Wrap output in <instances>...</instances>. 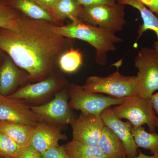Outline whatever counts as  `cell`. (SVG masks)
<instances>
[{
    "label": "cell",
    "mask_w": 158,
    "mask_h": 158,
    "mask_svg": "<svg viewBox=\"0 0 158 158\" xmlns=\"http://www.w3.org/2000/svg\"><path fill=\"white\" fill-rule=\"evenodd\" d=\"M57 25L21 13L19 31L0 28V50L37 82L55 73L60 56L73 47L75 39L56 32Z\"/></svg>",
    "instance_id": "cell-1"
},
{
    "label": "cell",
    "mask_w": 158,
    "mask_h": 158,
    "mask_svg": "<svg viewBox=\"0 0 158 158\" xmlns=\"http://www.w3.org/2000/svg\"><path fill=\"white\" fill-rule=\"evenodd\" d=\"M55 30L63 37L80 40L89 44L95 49V61L102 65L106 64L108 53L115 51V44L123 40L106 29L80 20L66 25L56 26Z\"/></svg>",
    "instance_id": "cell-2"
},
{
    "label": "cell",
    "mask_w": 158,
    "mask_h": 158,
    "mask_svg": "<svg viewBox=\"0 0 158 158\" xmlns=\"http://www.w3.org/2000/svg\"><path fill=\"white\" fill-rule=\"evenodd\" d=\"M122 63V59L115 63L116 71L107 77H88L82 88L88 92L104 94L116 98H124L137 94V77L126 76L118 72Z\"/></svg>",
    "instance_id": "cell-3"
},
{
    "label": "cell",
    "mask_w": 158,
    "mask_h": 158,
    "mask_svg": "<svg viewBox=\"0 0 158 158\" xmlns=\"http://www.w3.org/2000/svg\"><path fill=\"white\" fill-rule=\"evenodd\" d=\"M125 5H96L80 6L79 20L97 26L115 34L121 31L126 24L125 19Z\"/></svg>",
    "instance_id": "cell-4"
},
{
    "label": "cell",
    "mask_w": 158,
    "mask_h": 158,
    "mask_svg": "<svg viewBox=\"0 0 158 158\" xmlns=\"http://www.w3.org/2000/svg\"><path fill=\"white\" fill-rule=\"evenodd\" d=\"M116 116L120 119L125 118L133 127H138L146 124L149 132H156L158 126V117L151 99L142 98L137 94L127 97L121 104L112 108Z\"/></svg>",
    "instance_id": "cell-5"
},
{
    "label": "cell",
    "mask_w": 158,
    "mask_h": 158,
    "mask_svg": "<svg viewBox=\"0 0 158 158\" xmlns=\"http://www.w3.org/2000/svg\"><path fill=\"white\" fill-rule=\"evenodd\" d=\"M135 65L138 70L137 94L151 99L158 90V53L153 48H142L135 58Z\"/></svg>",
    "instance_id": "cell-6"
},
{
    "label": "cell",
    "mask_w": 158,
    "mask_h": 158,
    "mask_svg": "<svg viewBox=\"0 0 158 158\" xmlns=\"http://www.w3.org/2000/svg\"><path fill=\"white\" fill-rule=\"evenodd\" d=\"M69 105L71 110H80L82 113L100 115L103 111L112 106L121 104L124 98L105 96L102 94L86 91L82 86L69 84Z\"/></svg>",
    "instance_id": "cell-7"
},
{
    "label": "cell",
    "mask_w": 158,
    "mask_h": 158,
    "mask_svg": "<svg viewBox=\"0 0 158 158\" xmlns=\"http://www.w3.org/2000/svg\"><path fill=\"white\" fill-rule=\"evenodd\" d=\"M68 85L57 92L51 101L31 106V110L47 123L56 126L71 124L75 118L69 105Z\"/></svg>",
    "instance_id": "cell-8"
},
{
    "label": "cell",
    "mask_w": 158,
    "mask_h": 158,
    "mask_svg": "<svg viewBox=\"0 0 158 158\" xmlns=\"http://www.w3.org/2000/svg\"><path fill=\"white\" fill-rule=\"evenodd\" d=\"M68 85L67 80L64 77L55 73L42 81L22 87L7 97L36 101L48 97Z\"/></svg>",
    "instance_id": "cell-9"
},
{
    "label": "cell",
    "mask_w": 158,
    "mask_h": 158,
    "mask_svg": "<svg viewBox=\"0 0 158 158\" xmlns=\"http://www.w3.org/2000/svg\"><path fill=\"white\" fill-rule=\"evenodd\" d=\"M6 121L36 127L44 122L23 101L0 94V121Z\"/></svg>",
    "instance_id": "cell-10"
},
{
    "label": "cell",
    "mask_w": 158,
    "mask_h": 158,
    "mask_svg": "<svg viewBox=\"0 0 158 158\" xmlns=\"http://www.w3.org/2000/svg\"><path fill=\"white\" fill-rule=\"evenodd\" d=\"M73 139L93 147H98L105 125L100 115L81 113L70 124Z\"/></svg>",
    "instance_id": "cell-11"
},
{
    "label": "cell",
    "mask_w": 158,
    "mask_h": 158,
    "mask_svg": "<svg viewBox=\"0 0 158 158\" xmlns=\"http://www.w3.org/2000/svg\"><path fill=\"white\" fill-rule=\"evenodd\" d=\"M105 126L115 133L124 145L128 158L138 154V148L132 135L133 125L129 121L123 122L113 113L111 107L105 109L100 115Z\"/></svg>",
    "instance_id": "cell-12"
},
{
    "label": "cell",
    "mask_w": 158,
    "mask_h": 158,
    "mask_svg": "<svg viewBox=\"0 0 158 158\" xmlns=\"http://www.w3.org/2000/svg\"><path fill=\"white\" fill-rule=\"evenodd\" d=\"M67 138L57 126L42 122L34 128L29 145L42 155L49 150L59 147V141Z\"/></svg>",
    "instance_id": "cell-13"
},
{
    "label": "cell",
    "mask_w": 158,
    "mask_h": 158,
    "mask_svg": "<svg viewBox=\"0 0 158 158\" xmlns=\"http://www.w3.org/2000/svg\"><path fill=\"white\" fill-rule=\"evenodd\" d=\"M27 81V73L18 67L9 56H5L0 65V94L9 96Z\"/></svg>",
    "instance_id": "cell-14"
},
{
    "label": "cell",
    "mask_w": 158,
    "mask_h": 158,
    "mask_svg": "<svg viewBox=\"0 0 158 158\" xmlns=\"http://www.w3.org/2000/svg\"><path fill=\"white\" fill-rule=\"evenodd\" d=\"M117 3L131 6L139 11L143 23L140 25L138 30V39L148 30L154 31L157 40L154 44L153 48L158 53V15L144 6L141 0H117Z\"/></svg>",
    "instance_id": "cell-15"
},
{
    "label": "cell",
    "mask_w": 158,
    "mask_h": 158,
    "mask_svg": "<svg viewBox=\"0 0 158 158\" xmlns=\"http://www.w3.org/2000/svg\"><path fill=\"white\" fill-rule=\"evenodd\" d=\"M80 6L76 0H58L48 12L55 24L62 26L66 19L71 22L79 20Z\"/></svg>",
    "instance_id": "cell-16"
},
{
    "label": "cell",
    "mask_w": 158,
    "mask_h": 158,
    "mask_svg": "<svg viewBox=\"0 0 158 158\" xmlns=\"http://www.w3.org/2000/svg\"><path fill=\"white\" fill-rule=\"evenodd\" d=\"M98 147L109 158H128L124 145L113 131L104 126Z\"/></svg>",
    "instance_id": "cell-17"
},
{
    "label": "cell",
    "mask_w": 158,
    "mask_h": 158,
    "mask_svg": "<svg viewBox=\"0 0 158 158\" xmlns=\"http://www.w3.org/2000/svg\"><path fill=\"white\" fill-rule=\"evenodd\" d=\"M34 127L11 122L0 121V131L15 141L20 146L24 148L30 144Z\"/></svg>",
    "instance_id": "cell-18"
},
{
    "label": "cell",
    "mask_w": 158,
    "mask_h": 158,
    "mask_svg": "<svg viewBox=\"0 0 158 158\" xmlns=\"http://www.w3.org/2000/svg\"><path fill=\"white\" fill-rule=\"evenodd\" d=\"M6 1L10 6L27 17L34 19L45 20L53 22L48 12L33 0Z\"/></svg>",
    "instance_id": "cell-19"
},
{
    "label": "cell",
    "mask_w": 158,
    "mask_h": 158,
    "mask_svg": "<svg viewBox=\"0 0 158 158\" xmlns=\"http://www.w3.org/2000/svg\"><path fill=\"white\" fill-rule=\"evenodd\" d=\"M64 147L70 158H109L98 147L88 146L74 139Z\"/></svg>",
    "instance_id": "cell-20"
},
{
    "label": "cell",
    "mask_w": 158,
    "mask_h": 158,
    "mask_svg": "<svg viewBox=\"0 0 158 158\" xmlns=\"http://www.w3.org/2000/svg\"><path fill=\"white\" fill-rule=\"evenodd\" d=\"M132 135L138 148L150 151L152 154L158 152V134L148 132L142 126L132 127Z\"/></svg>",
    "instance_id": "cell-21"
},
{
    "label": "cell",
    "mask_w": 158,
    "mask_h": 158,
    "mask_svg": "<svg viewBox=\"0 0 158 158\" xmlns=\"http://www.w3.org/2000/svg\"><path fill=\"white\" fill-rule=\"evenodd\" d=\"M21 13L7 2L6 0H0V28L19 31Z\"/></svg>",
    "instance_id": "cell-22"
},
{
    "label": "cell",
    "mask_w": 158,
    "mask_h": 158,
    "mask_svg": "<svg viewBox=\"0 0 158 158\" xmlns=\"http://www.w3.org/2000/svg\"><path fill=\"white\" fill-rule=\"evenodd\" d=\"M83 64V55L78 49L72 47L62 54L58 61V66L63 72H76Z\"/></svg>",
    "instance_id": "cell-23"
},
{
    "label": "cell",
    "mask_w": 158,
    "mask_h": 158,
    "mask_svg": "<svg viewBox=\"0 0 158 158\" xmlns=\"http://www.w3.org/2000/svg\"><path fill=\"white\" fill-rule=\"evenodd\" d=\"M23 148L9 136L0 131V157L16 158Z\"/></svg>",
    "instance_id": "cell-24"
},
{
    "label": "cell",
    "mask_w": 158,
    "mask_h": 158,
    "mask_svg": "<svg viewBox=\"0 0 158 158\" xmlns=\"http://www.w3.org/2000/svg\"><path fill=\"white\" fill-rule=\"evenodd\" d=\"M42 156L43 158H70L65 152L64 145L49 150Z\"/></svg>",
    "instance_id": "cell-25"
},
{
    "label": "cell",
    "mask_w": 158,
    "mask_h": 158,
    "mask_svg": "<svg viewBox=\"0 0 158 158\" xmlns=\"http://www.w3.org/2000/svg\"><path fill=\"white\" fill-rule=\"evenodd\" d=\"M16 158H43L42 156L31 145L23 148Z\"/></svg>",
    "instance_id": "cell-26"
},
{
    "label": "cell",
    "mask_w": 158,
    "mask_h": 158,
    "mask_svg": "<svg viewBox=\"0 0 158 158\" xmlns=\"http://www.w3.org/2000/svg\"><path fill=\"white\" fill-rule=\"evenodd\" d=\"M81 6H88L96 5H114L117 4V0H76Z\"/></svg>",
    "instance_id": "cell-27"
},
{
    "label": "cell",
    "mask_w": 158,
    "mask_h": 158,
    "mask_svg": "<svg viewBox=\"0 0 158 158\" xmlns=\"http://www.w3.org/2000/svg\"><path fill=\"white\" fill-rule=\"evenodd\" d=\"M37 5L48 12L58 0H33Z\"/></svg>",
    "instance_id": "cell-28"
},
{
    "label": "cell",
    "mask_w": 158,
    "mask_h": 158,
    "mask_svg": "<svg viewBox=\"0 0 158 158\" xmlns=\"http://www.w3.org/2000/svg\"><path fill=\"white\" fill-rule=\"evenodd\" d=\"M147 8L158 15V0H141Z\"/></svg>",
    "instance_id": "cell-29"
},
{
    "label": "cell",
    "mask_w": 158,
    "mask_h": 158,
    "mask_svg": "<svg viewBox=\"0 0 158 158\" xmlns=\"http://www.w3.org/2000/svg\"><path fill=\"white\" fill-rule=\"evenodd\" d=\"M151 101L152 103L153 107L155 112L157 115L158 119V91L156 93L153 94L151 98ZM158 130V126L157 127Z\"/></svg>",
    "instance_id": "cell-30"
},
{
    "label": "cell",
    "mask_w": 158,
    "mask_h": 158,
    "mask_svg": "<svg viewBox=\"0 0 158 158\" xmlns=\"http://www.w3.org/2000/svg\"><path fill=\"white\" fill-rule=\"evenodd\" d=\"M138 155L136 156L134 158H158V152L155 154L152 155V156H149L144 154L141 152L139 150H138Z\"/></svg>",
    "instance_id": "cell-31"
},
{
    "label": "cell",
    "mask_w": 158,
    "mask_h": 158,
    "mask_svg": "<svg viewBox=\"0 0 158 158\" xmlns=\"http://www.w3.org/2000/svg\"><path fill=\"white\" fill-rule=\"evenodd\" d=\"M2 52H3L1 50H0V65L2 64L3 59H4V57L5 56L3 55V53Z\"/></svg>",
    "instance_id": "cell-32"
},
{
    "label": "cell",
    "mask_w": 158,
    "mask_h": 158,
    "mask_svg": "<svg viewBox=\"0 0 158 158\" xmlns=\"http://www.w3.org/2000/svg\"><path fill=\"white\" fill-rule=\"evenodd\" d=\"M0 158H12L8 157H0Z\"/></svg>",
    "instance_id": "cell-33"
}]
</instances>
